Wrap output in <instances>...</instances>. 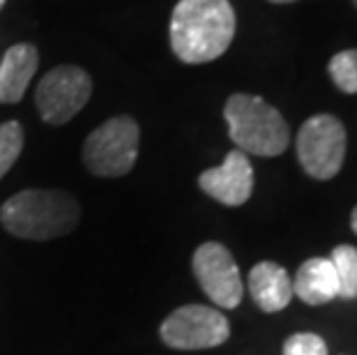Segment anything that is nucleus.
Wrapping results in <instances>:
<instances>
[{"label":"nucleus","mask_w":357,"mask_h":355,"mask_svg":"<svg viewBox=\"0 0 357 355\" xmlns=\"http://www.w3.org/2000/svg\"><path fill=\"white\" fill-rule=\"evenodd\" d=\"M235 10L229 0H180L171 17V49L187 65L212 63L235 37Z\"/></svg>","instance_id":"nucleus-1"},{"label":"nucleus","mask_w":357,"mask_h":355,"mask_svg":"<svg viewBox=\"0 0 357 355\" xmlns=\"http://www.w3.org/2000/svg\"><path fill=\"white\" fill-rule=\"evenodd\" d=\"M81 206L63 190H24L0 208V224L24 240H53L77 229Z\"/></svg>","instance_id":"nucleus-2"},{"label":"nucleus","mask_w":357,"mask_h":355,"mask_svg":"<svg viewBox=\"0 0 357 355\" xmlns=\"http://www.w3.org/2000/svg\"><path fill=\"white\" fill-rule=\"evenodd\" d=\"M229 137L245 155L279 157L291 143V130L284 116L256 95L235 93L224 107Z\"/></svg>","instance_id":"nucleus-3"},{"label":"nucleus","mask_w":357,"mask_h":355,"mask_svg":"<svg viewBox=\"0 0 357 355\" xmlns=\"http://www.w3.org/2000/svg\"><path fill=\"white\" fill-rule=\"evenodd\" d=\"M141 130L132 116H116L88 134L83 143V164L93 176L120 178L134 169L139 157Z\"/></svg>","instance_id":"nucleus-4"},{"label":"nucleus","mask_w":357,"mask_h":355,"mask_svg":"<svg viewBox=\"0 0 357 355\" xmlns=\"http://www.w3.org/2000/svg\"><path fill=\"white\" fill-rule=\"evenodd\" d=\"M346 127L330 113L311 116L298 132V160L311 178L330 180L346 160Z\"/></svg>","instance_id":"nucleus-5"},{"label":"nucleus","mask_w":357,"mask_h":355,"mask_svg":"<svg viewBox=\"0 0 357 355\" xmlns=\"http://www.w3.org/2000/svg\"><path fill=\"white\" fill-rule=\"evenodd\" d=\"M93 95V79L77 65H60L44 74L35 90V104L47 125L60 127L77 116Z\"/></svg>","instance_id":"nucleus-6"},{"label":"nucleus","mask_w":357,"mask_h":355,"mask_svg":"<svg viewBox=\"0 0 357 355\" xmlns=\"http://www.w3.org/2000/svg\"><path fill=\"white\" fill-rule=\"evenodd\" d=\"M231 335L229 319L219 309L205 305H185L169 314L159 328V337L169 349L205 351L222 346Z\"/></svg>","instance_id":"nucleus-7"},{"label":"nucleus","mask_w":357,"mask_h":355,"mask_svg":"<svg viewBox=\"0 0 357 355\" xmlns=\"http://www.w3.org/2000/svg\"><path fill=\"white\" fill-rule=\"evenodd\" d=\"M194 277L203 293L217 307L235 309L242 302V286L240 268L235 263L233 254L219 243H203L194 252L192 259Z\"/></svg>","instance_id":"nucleus-8"},{"label":"nucleus","mask_w":357,"mask_h":355,"mask_svg":"<svg viewBox=\"0 0 357 355\" xmlns=\"http://www.w3.org/2000/svg\"><path fill=\"white\" fill-rule=\"evenodd\" d=\"M199 187L210 199L229 208H238L247 203L254 192V166L242 150L235 148L219 166L201 173Z\"/></svg>","instance_id":"nucleus-9"},{"label":"nucleus","mask_w":357,"mask_h":355,"mask_svg":"<svg viewBox=\"0 0 357 355\" xmlns=\"http://www.w3.org/2000/svg\"><path fill=\"white\" fill-rule=\"evenodd\" d=\"M37 65H40V54L33 44L19 42L5 51L0 60V104H17L24 100Z\"/></svg>","instance_id":"nucleus-10"},{"label":"nucleus","mask_w":357,"mask_h":355,"mask_svg":"<svg viewBox=\"0 0 357 355\" xmlns=\"http://www.w3.org/2000/svg\"><path fill=\"white\" fill-rule=\"evenodd\" d=\"M249 293H252L258 309H263L265 314L281 312L291 305L293 300V279L279 263L261 261L256 263L247 279Z\"/></svg>","instance_id":"nucleus-11"},{"label":"nucleus","mask_w":357,"mask_h":355,"mask_svg":"<svg viewBox=\"0 0 357 355\" xmlns=\"http://www.w3.org/2000/svg\"><path fill=\"white\" fill-rule=\"evenodd\" d=\"M293 296L307 305H325L339 298V279L330 259H309L293 279Z\"/></svg>","instance_id":"nucleus-12"},{"label":"nucleus","mask_w":357,"mask_h":355,"mask_svg":"<svg viewBox=\"0 0 357 355\" xmlns=\"http://www.w3.org/2000/svg\"><path fill=\"white\" fill-rule=\"evenodd\" d=\"M339 279V298H357V249L353 245H339L330 256Z\"/></svg>","instance_id":"nucleus-13"},{"label":"nucleus","mask_w":357,"mask_h":355,"mask_svg":"<svg viewBox=\"0 0 357 355\" xmlns=\"http://www.w3.org/2000/svg\"><path fill=\"white\" fill-rule=\"evenodd\" d=\"M21 150H24V127L17 120H7L0 125V180L17 164Z\"/></svg>","instance_id":"nucleus-14"},{"label":"nucleus","mask_w":357,"mask_h":355,"mask_svg":"<svg viewBox=\"0 0 357 355\" xmlns=\"http://www.w3.org/2000/svg\"><path fill=\"white\" fill-rule=\"evenodd\" d=\"M330 79L341 93L355 95L357 93V49L339 51L330 60Z\"/></svg>","instance_id":"nucleus-15"},{"label":"nucleus","mask_w":357,"mask_h":355,"mask_svg":"<svg viewBox=\"0 0 357 355\" xmlns=\"http://www.w3.org/2000/svg\"><path fill=\"white\" fill-rule=\"evenodd\" d=\"M284 355H328V344L314 332H298L284 342Z\"/></svg>","instance_id":"nucleus-16"},{"label":"nucleus","mask_w":357,"mask_h":355,"mask_svg":"<svg viewBox=\"0 0 357 355\" xmlns=\"http://www.w3.org/2000/svg\"><path fill=\"white\" fill-rule=\"evenodd\" d=\"M351 226H353V231L357 233V208L353 210V215H351Z\"/></svg>","instance_id":"nucleus-17"},{"label":"nucleus","mask_w":357,"mask_h":355,"mask_svg":"<svg viewBox=\"0 0 357 355\" xmlns=\"http://www.w3.org/2000/svg\"><path fill=\"white\" fill-rule=\"evenodd\" d=\"M270 3H295V0H270Z\"/></svg>","instance_id":"nucleus-18"},{"label":"nucleus","mask_w":357,"mask_h":355,"mask_svg":"<svg viewBox=\"0 0 357 355\" xmlns=\"http://www.w3.org/2000/svg\"><path fill=\"white\" fill-rule=\"evenodd\" d=\"M5 3H7V0H0V10H3V7H5Z\"/></svg>","instance_id":"nucleus-19"},{"label":"nucleus","mask_w":357,"mask_h":355,"mask_svg":"<svg viewBox=\"0 0 357 355\" xmlns=\"http://www.w3.org/2000/svg\"><path fill=\"white\" fill-rule=\"evenodd\" d=\"M353 3H355V5H357V0H353Z\"/></svg>","instance_id":"nucleus-20"}]
</instances>
